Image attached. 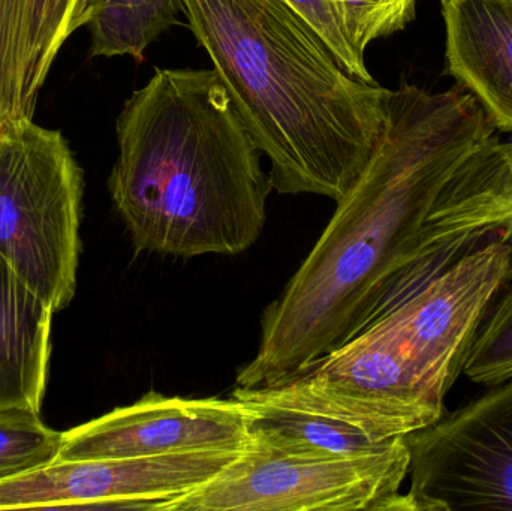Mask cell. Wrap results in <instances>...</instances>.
<instances>
[{
	"label": "cell",
	"instance_id": "obj_1",
	"mask_svg": "<svg viewBox=\"0 0 512 511\" xmlns=\"http://www.w3.org/2000/svg\"><path fill=\"white\" fill-rule=\"evenodd\" d=\"M492 120L471 92L391 90L384 132L312 252L265 308L256 356L237 386H270L303 371L439 275L427 219Z\"/></svg>",
	"mask_w": 512,
	"mask_h": 511
},
{
	"label": "cell",
	"instance_id": "obj_2",
	"mask_svg": "<svg viewBox=\"0 0 512 511\" xmlns=\"http://www.w3.org/2000/svg\"><path fill=\"white\" fill-rule=\"evenodd\" d=\"M182 12L270 159L273 189L342 200L384 132L391 90L348 74L285 0H182Z\"/></svg>",
	"mask_w": 512,
	"mask_h": 511
},
{
	"label": "cell",
	"instance_id": "obj_3",
	"mask_svg": "<svg viewBox=\"0 0 512 511\" xmlns=\"http://www.w3.org/2000/svg\"><path fill=\"white\" fill-rule=\"evenodd\" d=\"M116 132L108 189L137 251L192 258L255 245L273 185L215 69H155Z\"/></svg>",
	"mask_w": 512,
	"mask_h": 511
},
{
	"label": "cell",
	"instance_id": "obj_4",
	"mask_svg": "<svg viewBox=\"0 0 512 511\" xmlns=\"http://www.w3.org/2000/svg\"><path fill=\"white\" fill-rule=\"evenodd\" d=\"M83 171L62 132L0 128V257L54 312L74 299Z\"/></svg>",
	"mask_w": 512,
	"mask_h": 511
},
{
	"label": "cell",
	"instance_id": "obj_5",
	"mask_svg": "<svg viewBox=\"0 0 512 511\" xmlns=\"http://www.w3.org/2000/svg\"><path fill=\"white\" fill-rule=\"evenodd\" d=\"M406 437L349 458L315 459L249 446L206 485L162 511H412L402 486Z\"/></svg>",
	"mask_w": 512,
	"mask_h": 511
},
{
	"label": "cell",
	"instance_id": "obj_6",
	"mask_svg": "<svg viewBox=\"0 0 512 511\" xmlns=\"http://www.w3.org/2000/svg\"><path fill=\"white\" fill-rule=\"evenodd\" d=\"M231 398L306 411L375 441L406 437L447 413L378 323L292 377L254 389L237 386Z\"/></svg>",
	"mask_w": 512,
	"mask_h": 511
},
{
	"label": "cell",
	"instance_id": "obj_7",
	"mask_svg": "<svg viewBox=\"0 0 512 511\" xmlns=\"http://www.w3.org/2000/svg\"><path fill=\"white\" fill-rule=\"evenodd\" d=\"M412 511L512 510V380L406 435Z\"/></svg>",
	"mask_w": 512,
	"mask_h": 511
},
{
	"label": "cell",
	"instance_id": "obj_8",
	"mask_svg": "<svg viewBox=\"0 0 512 511\" xmlns=\"http://www.w3.org/2000/svg\"><path fill=\"white\" fill-rule=\"evenodd\" d=\"M242 452H191L104 461H59L0 482V511H162L206 485Z\"/></svg>",
	"mask_w": 512,
	"mask_h": 511
},
{
	"label": "cell",
	"instance_id": "obj_9",
	"mask_svg": "<svg viewBox=\"0 0 512 511\" xmlns=\"http://www.w3.org/2000/svg\"><path fill=\"white\" fill-rule=\"evenodd\" d=\"M249 420L251 408L234 398H168L152 392L62 432L59 461L243 452L251 446Z\"/></svg>",
	"mask_w": 512,
	"mask_h": 511
},
{
	"label": "cell",
	"instance_id": "obj_10",
	"mask_svg": "<svg viewBox=\"0 0 512 511\" xmlns=\"http://www.w3.org/2000/svg\"><path fill=\"white\" fill-rule=\"evenodd\" d=\"M448 72L512 131V0H441Z\"/></svg>",
	"mask_w": 512,
	"mask_h": 511
},
{
	"label": "cell",
	"instance_id": "obj_11",
	"mask_svg": "<svg viewBox=\"0 0 512 511\" xmlns=\"http://www.w3.org/2000/svg\"><path fill=\"white\" fill-rule=\"evenodd\" d=\"M53 314L0 257V410L41 413Z\"/></svg>",
	"mask_w": 512,
	"mask_h": 511
},
{
	"label": "cell",
	"instance_id": "obj_12",
	"mask_svg": "<svg viewBox=\"0 0 512 511\" xmlns=\"http://www.w3.org/2000/svg\"><path fill=\"white\" fill-rule=\"evenodd\" d=\"M243 404L251 408L249 437L252 446L282 455L315 459L349 458L378 452L396 440L375 441L352 426L306 411L259 402Z\"/></svg>",
	"mask_w": 512,
	"mask_h": 511
},
{
	"label": "cell",
	"instance_id": "obj_13",
	"mask_svg": "<svg viewBox=\"0 0 512 511\" xmlns=\"http://www.w3.org/2000/svg\"><path fill=\"white\" fill-rule=\"evenodd\" d=\"M180 12L182 0H84L90 56L143 60L149 45L179 23Z\"/></svg>",
	"mask_w": 512,
	"mask_h": 511
},
{
	"label": "cell",
	"instance_id": "obj_14",
	"mask_svg": "<svg viewBox=\"0 0 512 511\" xmlns=\"http://www.w3.org/2000/svg\"><path fill=\"white\" fill-rule=\"evenodd\" d=\"M84 0H32L24 101L35 114L39 90L66 39L83 27Z\"/></svg>",
	"mask_w": 512,
	"mask_h": 511
},
{
	"label": "cell",
	"instance_id": "obj_15",
	"mask_svg": "<svg viewBox=\"0 0 512 511\" xmlns=\"http://www.w3.org/2000/svg\"><path fill=\"white\" fill-rule=\"evenodd\" d=\"M32 0H0V128L32 120L24 101Z\"/></svg>",
	"mask_w": 512,
	"mask_h": 511
},
{
	"label": "cell",
	"instance_id": "obj_16",
	"mask_svg": "<svg viewBox=\"0 0 512 511\" xmlns=\"http://www.w3.org/2000/svg\"><path fill=\"white\" fill-rule=\"evenodd\" d=\"M60 446L62 432L48 428L36 411L0 410V482L53 464Z\"/></svg>",
	"mask_w": 512,
	"mask_h": 511
},
{
	"label": "cell",
	"instance_id": "obj_17",
	"mask_svg": "<svg viewBox=\"0 0 512 511\" xmlns=\"http://www.w3.org/2000/svg\"><path fill=\"white\" fill-rule=\"evenodd\" d=\"M463 374L486 387L512 380V278L478 327Z\"/></svg>",
	"mask_w": 512,
	"mask_h": 511
},
{
	"label": "cell",
	"instance_id": "obj_18",
	"mask_svg": "<svg viewBox=\"0 0 512 511\" xmlns=\"http://www.w3.org/2000/svg\"><path fill=\"white\" fill-rule=\"evenodd\" d=\"M463 170L492 210L499 236L512 246V140L493 135L468 156Z\"/></svg>",
	"mask_w": 512,
	"mask_h": 511
},
{
	"label": "cell",
	"instance_id": "obj_19",
	"mask_svg": "<svg viewBox=\"0 0 512 511\" xmlns=\"http://www.w3.org/2000/svg\"><path fill=\"white\" fill-rule=\"evenodd\" d=\"M352 48L364 57L373 41L405 29L415 17V0H337Z\"/></svg>",
	"mask_w": 512,
	"mask_h": 511
},
{
	"label": "cell",
	"instance_id": "obj_20",
	"mask_svg": "<svg viewBox=\"0 0 512 511\" xmlns=\"http://www.w3.org/2000/svg\"><path fill=\"white\" fill-rule=\"evenodd\" d=\"M285 2L295 14L300 15L315 30L316 35L330 48L337 62L348 74L358 80L375 83L367 69L366 60L352 48L349 42L337 0H285Z\"/></svg>",
	"mask_w": 512,
	"mask_h": 511
}]
</instances>
